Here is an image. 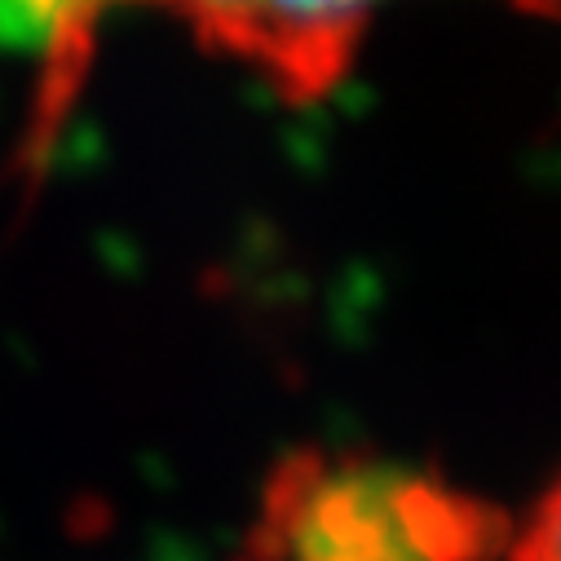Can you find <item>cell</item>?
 <instances>
[{
  "mask_svg": "<svg viewBox=\"0 0 561 561\" xmlns=\"http://www.w3.org/2000/svg\"><path fill=\"white\" fill-rule=\"evenodd\" d=\"M27 5L49 23V115L71 93V76L84 62L93 19L115 5V0H27Z\"/></svg>",
  "mask_w": 561,
  "mask_h": 561,
  "instance_id": "cell-3",
  "label": "cell"
},
{
  "mask_svg": "<svg viewBox=\"0 0 561 561\" xmlns=\"http://www.w3.org/2000/svg\"><path fill=\"white\" fill-rule=\"evenodd\" d=\"M526 5H535V10H557V14H561V0H526Z\"/></svg>",
  "mask_w": 561,
  "mask_h": 561,
  "instance_id": "cell-5",
  "label": "cell"
},
{
  "mask_svg": "<svg viewBox=\"0 0 561 561\" xmlns=\"http://www.w3.org/2000/svg\"><path fill=\"white\" fill-rule=\"evenodd\" d=\"M256 539L278 561H478L495 522L425 478L314 460L278 473Z\"/></svg>",
  "mask_w": 561,
  "mask_h": 561,
  "instance_id": "cell-1",
  "label": "cell"
},
{
  "mask_svg": "<svg viewBox=\"0 0 561 561\" xmlns=\"http://www.w3.org/2000/svg\"><path fill=\"white\" fill-rule=\"evenodd\" d=\"M508 561H561V478L543 491V500L517 530Z\"/></svg>",
  "mask_w": 561,
  "mask_h": 561,
  "instance_id": "cell-4",
  "label": "cell"
},
{
  "mask_svg": "<svg viewBox=\"0 0 561 561\" xmlns=\"http://www.w3.org/2000/svg\"><path fill=\"white\" fill-rule=\"evenodd\" d=\"M178 10L199 41L261 71L288 102L323 98L354 62L385 0H156Z\"/></svg>",
  "mask_w": 561,
  "mask_h": 561,
  "instance_id": "cell-2",
  "label": "cell"
}]
</instances>
